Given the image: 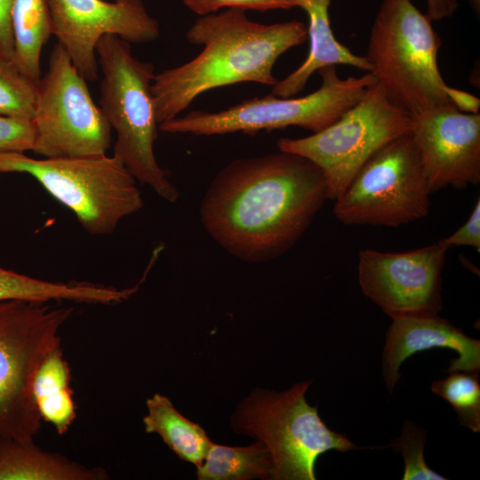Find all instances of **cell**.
<instances>
[{"label":"cell","mask_w":480,"mask_h":480,"mask_svg":"<svg viewBox=\"0 0 480 480\" xmlns=\"http://www.w3.org/2000/svg\"><path fill=\"white\" fill-rule=\"evenodd\" d=\"M327 199L320 168L279 150L228 163L207 188L199 215L205 231L225 251L262 263L291 249Z\"/></svg>","instance_id":"1"},{"label":"cell","mask_w":480,"mask_h":480,"mask_svg":"<svg viewBox=\"0 0 480 480\" xmlns=\"http://www.w3.org/2000/svg\"><path fill=\"white\" fill-rule=\"evenodd\" d=\"M186 38L203 50L191 60L155 75L151 90L159 124L177 117L210 90L239 83L275 85L276 60L304 44L308 32L300 20L263 24L251 20L244 10L229 8L197 18Z\"/></svg>","instance_id":"2"},{"label":"cell","mask_w":480,"mask_h":480,"mask_svg":"<svg viewBox=\"0 0 480 480\" xmlns=\"http://www.w3.org/2000/svg\"><path fill=\"white\" fill-rule=\"evenodd\" d=\"M96 55L103 75L100 108L116 135L113 155L136 180L167 202H176L179 192L154 151L159 129L151 90L154 65L136 58L130 43L115 35L100 37Z\"/></svg>","instance_id":"3"},{"label":"cell","mask_w":480,"mask_h":480,"mask_svg":"<svg viewBox=\"0 0 480 480\" xmlns=\"http://www.w3.org/2000/svg\"><path fill=\"white\" fill-rule=\"evenodd\" d=\"M432 21L411 0H381L370 32L369 72L389 101L412 116L452 104L437 66L442 41Z\"/></svg>","instance_id":"4"},{"label":"cell","mask_w":480,"mask_h":480,"mask_svg":"<svg viewBox=\"0 0 480 480\" xmlns=\"http://www.w3.org/2000/svg\"><path fill=\"white\" fill-rule=\"evenodd\" d=\"M9 172L36 179L93 236L111 235L143 206L136 179L114 155L36 159L25 152H0V173Z\"/></svg>","instance_id":"5"},{"label":"cell","mask_w":480,"mask_h":480,"mask_svg":"<svg viewBox=\"0 0 480 480\" xmlns=\"http://www.w3.org/2000/svg\"><path fill=\"white\" fill-rule=\"evenodd\" d=\"M73 308L52 301H0V436L34 440L42 419L32 384L46 356L61 345Z\"/></svg>","instance_id":"6"},{"label":"cell","mask_w":480,"mask_h":480,"mask_svg":"<svg viewBox=\"0 0 480 480\" xmlns=\"http://www.w3.org/2000/svg\"><path fill=\"white\" fill-rule=\"evenodd\" d=\"M310 381L283 392L256 389L232 416L233 429L261 441L273 463L272 479L315 480V464L325 452L357 447L343 434L331 430L316 406L306 401Z\"/></svg>","instance_id":"7"},{"label":"cell","mask_w":480,"mask_h":480,"mask_svg":"<svg viewBox=\"0 0 480 480\" xmlns=\"http://www.w3.org/2000/svg\"><path fill=\"white\" fill-rule=\"evenodd\" d=\"M317 72L322 78L321 86L306 96L281 98L270 93L218 112L194 110L160 124L159 130L210 136L299 126L315 133L337 121L376 82L370 72L341 79L334 65Z\"/></svg>","instance_id":"8"},{"label":"cell","mask_w":480,"mask_h":480,"mask_svg":"<svg viewBox=\"0 0 480 480\" xmlns=\"http://www.w3.org/2000/svg\"><path fill=\"white\" fill-rule=\"evenodd\" d=\"M412 116L392 104L375 82L337 121L303 138H281L278 149L300 155L323 172L335 200L362 165L393 140L410 133Z\"/></svg>","instance_id":"9"},{"label":"cell","mask_w":480,"mask_h":480,"mask_svg":"<svg viewBox=\"0 0 480 480\" xmlns=\"http://www.w3.org/2000/svg\"><path fill=\"white\" fill-rule=\"evenodd\" d=\"M431 194L411 132L386 144L334 200L345 225L399 227L426 217Z\"/></svg>","instance_id":"10"},{"label":"cell","mask_w":480,"mask_h":480,"mask_svg":"<svg viewBox=\"0 0 480 480\" xmlns=\"http://www.w3.org/2000/svg\"><path fill=\"white\" fill-rule=\"evenodd\" d=\"M86 80L57 43L46 73L36 83L33 151L44 157L106 154L112 128L94 103Z\"/></svg>","instance_id":"11"},{"label":"cell","mask_w":480,"mask_h":480,"mask_svg":"<svg viewBox=\"0 0 480 480\" xmlns=\"http://www.w3.org/2000/svg\"><path fill=\"white\" fill-rule=\"evenodd\" d=\"M447 251L438 242L404 252L361 250L357 275L362 292L392 319L436 315Z\"/></svg>","instance_id":"12"},{"label":"cell","mask_w":480,"mask_h":480,"mask_svg":"<svg viewBox=\"0 0 480 480\" xmlns=\"http://www.w3.org/2000/svg\"><path fill=\"white\" fill-rule=\"evenodd\" d=\"M52 32L86 81L99 77L98 41L115 35L131 43L155 41L158 21L141 0H48Z\"/></svg>","instance_id":"13"},{"label":"cell","mask_w":480,"mask_h":480,"mask_svg":"<svg viewBox=\"0 0 480 480\" xmlns=\"http://www.w3.org/2000/svg\"><path fill=\"white\" fill-rule=\"evenodd\" d=\"M411 132L431 193L480 182V114L453 104L412 116Z\"/></svg>","instance_id":"14"},{"label":"cell","mask_w":480,"mask_h":480,"mask_svg":"<svg viewBox=\"0 0 480 480\" xmlns=\"http://www.w3.org/2000/svg\"><path fill=\"white\" fill-rule=\"evenodd\" d=\"M386 335L382 372L391 392L401 374L402 363L412 355L435 348L457 352L447 372H478L480 341L467 336L460 328L436 315L404 316L392 319Z\"/></svg>","instance_id":"15"},{"label":"cell","mask_w":480,"mask_h":480,"mask_svg":"<svg viewBox=\"0 0 480 480\" xmlns=\"http://www.w3.org/2000/svg\"><path fill=\"white\" fill-rule=\"evenodd\" d=\"M332 1L299 0L298 7L303 9L308 17V54L300 66L273 85L272 94L281 98L295 96L305 88L315 72L326 66L348 65L370 71L365 56L355 54L334 36L329 16Z\"/></svg>","instance_id":"16"},{"label":"cell","mask_w":480,"mask_h":480,"mask_svg":"<svg viewBox=\"0 0 480 480\" xmlns=\"http://www.w3.org/2000/svg\"><path fill=\"white\" fill-rule=\"evenodd\" d=\"M100 468H88L59 453L44 451L34 440L0 436V480H102Z\"/></svg>","instance_id":"17"},{"label":"cell","mask_w":480,"mask_h":480,"mask_svg":"<svg viewBox=\"0 0 480 480\" xmlns=\"http://www.w3.org/2000/svg\"><path fill=\"white\" fill-rule=\"evenodd\" d=\"M128 295L125 288L88 281H45L0 266V301L68 300L93 305H115L125 300Z\"/></svg>","instance_id":"18"},{"label":"cell","mask_w":480,"mask_h":480,"mask_svg":"<svg viewBox=\"0 0 480 480\" xmlns=\"http://www.w3.org/2000/svg\"><path fill=\"white\" fill-rule=\"evenodd\" d=\"M71 371L61 345L54 348L41 363L32 384L36 407L42 420L64 435L76 418Z\"/></svg>","instance_id":"19"},{"label":"cell","mask_w":480,"mask_h":480,"mask_svg":"<svg viewBox=\"0 0 480 480\" xmlns=\"http://www.w3.org/2000/svg\"><path fill=\"white\" fill-rule=\"evenodd\" d=\"M146 404L145 431L157 434L180 459L200 467L212 443L204 429L180 414L165 396L156 393Z\"/></svg>","instance_id":"20"},{"label":"cell","mask_w":480,"mask_h":480,"mask_svg":"<svg viewBox=\"0 0 480 480\" xmlns=\"http://www.w3.org/2000/svg\"><path fill=\"white\" fill-rule=\"evenodd\" d=\"M12 20L15 63L37 83L42 76V49L52 35L48 0H13Z\"/></svg>","instance_id":"21"},{"label":"cell","mask_w":480,"mask_h":480,"mask_svg":"<svg viewBox=\"0 0 480 480\" xmlns=\"http://www.w3.org/2000/svg\"><path fill=\"white\" fill-rule=\"evenodd\" d=\"M273 463L266 445L256 440L249 446H228L212 443L197 468L200 480L272 479Z\"/></svg>","instance_id":"22"},{"label":"cell","mask_w":480,"mask_h":480,"mask_svg":"<svg viewBox=\"0 0 480 480\" xmlns=\"http://www.w3.org/2000/svg\"><path fill=\"white\" fill-rule=\"evenodd\" d=\"M431 389L452 406L463 427L480 431L478 372H450L445 379L434 381Z\"/></svg>","instance_id":"23"},{"label":"cell","mask_w":480,"mask_h":480,"mask_svg":"<svg viewBox=\"0 0 480 480\" xmlns=\"http://www.w3.org/2000/svg\"><path fill=\"white\" fill-rule=\"evenodd\" d=\"M36 91L15 61L0 60V116L33 120Z\"/></svg>","instance_id":"24"},{"label":"cell","mask_w":480,"mask_h":480,"mask_svg":"<svg viewBox=\"0 0 480 480\" xmlns=\"http://www.w3.org/2000/svg\"><path fill=\"white\" fill-rule=\"evenodd\" d=\"M427 431L414 423L406 421L401 436L392 447L399 452L404 460V480H444L443 476L428 467L424 460Z\"/></svg>","instance_id":"25"},{"label":"cell","mask_w":480,"mask_h":480,"mask_svg":"<svg viewBox=\"0 0 480 480\" xmlns=\"http://www.w3.org/2000/svg\"><path fill=\"white\" fill-rule=\"evenodd\" d=\"M183 4L199 16L229 8L266 12L298 7L299 0H182Z\"/></svg>","instance_id":"26"},{"label":"cell","mask_w":480,"mask_h":480,"mask_svg":"<svg viewBox=\"0 0 480 480\" xmlns=\"http://www.w3.org/2000/svg\"><path fill=\"white\" fill-rule=\"evenodd\" d=\"M36 137L33 120L0 116V152L33 151Z\"/></svg>","instance_id":"27"},{"label":"cell","mask_w":480,"mask_h":480,"mask_svg":"<svg viewBox=\"0 0 480 480\" xmlns=\"http://www.w3.org/2000/svg\"><path fill=\"white\" fill-rule=\"evenodd\" d=\"M447 250L452 246H470L480 250V200L478 199L468 220L454 233L438 241Z\"/></svg>","instance_id":"28"},{"label":"cell","mask_w":480,"mask_h":480,"mask_svg":"<svg viewBox=\"0 0 480 480\" xmlns=\"http://www.w3.org/2000/svg\"><path fill=\"white\" fill-rule=\"evenodd\" d=\"M12 3L13 0H0V60L15 61Z\"/></svg>","instance_id":"29"},{"label":"cell","mask_w":480,"mask_h":480,"mask_svg":"<svg viewBox=\"0 0 480 480\" xmlns=\"http://www.w3.org/2000/svg\"><path fill=\"white\" fill-rule=\"evenodd\" d=\"M446 92L452 103L460 111L479 113L480 100L475 95L451 86H448Z\"/></svg>","instance_id":"30"},{"label":"cell","mask_w":480,"mask_h":480,"mask_svg":"<svg viewBox=\"0 0 480 480\" xmlns=\"http://www.w3.org/2000/svg\"><path fill=\"white\" fill-rule=\"evenodd\" d=\"M426 14L432 20L451 17L459 7V0H426Z\"/></svg>","instance_id":"31"},{"label":"cell","mask_w":480,"mask_h":480,"mask_svg":"<svg viewBox=\"0 0 480 480\" xmlns=\"http://www.w3.org/2000/svg\"><path fill=\"white\" fill-rule=\"evenodd\" d=\"M477 16L480 12V0H467Z\"/></svg>","instance_id":"32"}]
</instances>
